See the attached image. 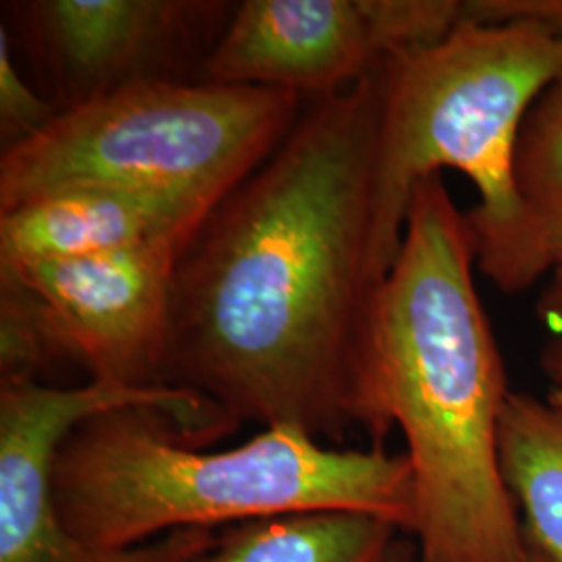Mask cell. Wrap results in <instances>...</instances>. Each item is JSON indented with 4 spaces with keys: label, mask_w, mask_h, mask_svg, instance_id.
Here are the masks:
<instances>
[{
    "label": "cell",
    "mask_w": 562,
    "mask_h": 562,
    "mask_svg": "<svg viewBox=\"0 0 562 562\" xmlns=\"http://www.w3.org/2000/svg\"><path fill=\"white\" fill-rule=\"evenodd\" d=\"M498 464L525 515V540L562 562V402L510 392L498 425Z\"/></svg>",
    "instance_id": "cell-11"
},
{
    "label": "cell",
    "mask_w": 562,
    "mask_h": 562,
    "mask_svg": "<svg viewBox=\"0 0 562 562\" xmlns=\"http://www.w3.org/2000/svg\"><path fill=\"white\" fill-rule=\"evenodd\" d=\"M387 562H411L406 559V554L402 552L401 548H396L394 546V552H392V557H390V561Z\"/></svg>",
    "instance_id": "cell-18"
},
{
    "label": "cell",
    "mask_w": 562,
    "mask_h": 562,
    "mask_svg": "<svg viewBox=\"0 0 562 562\" xmlns=\"http://www.w3.org/2000/svg\"><path fill=\"white\" fill-rule=\"evenodd\" d=\"M50 494L63 529L97 550L315 510L364 513L411 533L415 527L406 454L327 448L292 427H265L238 448L201 452L171 417L146 406L78 425L57 450Z\"/></svg>",
    "instance_id": "cell-3"
},
{
    "label": "cell",
    "mask_w": 562,
    "mask_h": 562,
    "mask_svg": "<svg viewBox=\"0 0 562 562\" xmlns=\"http://www.w3.org/2000/svg\"><path fill=\"white\" fill-rule=\"evenodd\" d=\"M188 240L157 241L69 261L0 265L30 294L55 361L92 380L161 385L173 273Z\"/></svg>",
    "instance_id": "cell-7"
},
{
    "label": "cell",
    "mask_w": 562,
    "mask_h": 562,
    "mask_svg": "<svg viewBox=\"0 0 562 562\" xmlns=\"http://www.w3.org/2000/svg\"><path fill=\"white\" fill-rule=\"evenodd\" d=\"M215 204L162 190L67 188L0 213V265L69 261L188 240Z\"/></svg>",
    "instance_id": "cell-10"
},
{
    "label": "cell",
    "mask_w": 562,
    "mask_h": 562,
    "mask_svg": "<svg viewBox=\"0 0 562 562\" xmlns=\"http://www.w3.org/2000/svg\"><path fill=\"white\" fill-rule=\"evenodd\" d=\"M475 267L467 215L440 173L419 181L371 334L378 415L385 436L398 425L408 448L419 562H521L527 554L498 464L510 390Z\"/></svg>",
    "instance_id": "cell-2"
},
{
    "label": "cell",
    "mask_w": 562,
    "mask_h": 562,
    "mask_svg": "<svg viewBox=\"0 0 562 562\" xmlns=\"http://www.w3.org/2000/svg\"><path fill=\"white\" fill-rule=\"evenodd\" d=\"M367 0H246L204 60V80L322 99L385 59Z\"/></svg>",
    "instance_id": "cell-8"
},
{
    "label": "cell",
    "mask_w": 562,
    "mask_h": 562,
    "mask_svg": "<svg viewBox=\"0 0 562 562\" xmlns=\"http://www.w3.org/2000/svg\"><path fill=\"white\" fill-rule=\"evenodd\" d=\"M521 236L504 294L550 273L562 255V67L522 123L515 157Z\"/></svg>",
    "instance_id": "cell-12"
},
{
    "label": "cell",
    "mask_w": 562,
    "mask_h": 562,
    "mask_svg": "<svg viewBox=\"0 0 562 562\" xmlns=\"http://www.w3.org/2000/svg\"><path fill=\"white\" fill-rule=\"evenodd\" d=\"M21 23L59 90V111L125 83L153 80L144 69L209 23L223 4L186 0L21 2Z\"/></svg>",
    "instance_id": "cell-9"
},
{
    "label": "cell",
    "mask_w": 562,
    "mask_h": 562,
    "mask_svg": "<svg viewBox=\"0 0 562 562\" xmlns=\"http://www.w3.org/2000/svg\"><path fill=\"white\" fill-rule=\"evenodd\" d=\"M385 60L313 99L261 167L215 204L173 273L161 385L232 422L383 446L371 334L375 155Z\"/></svg>",
    "instance_id": "cell-1"
},
{
    "label": "cell",
    "mask_w": 562,
    "mask_h": 562,
    "mask_svg": "<svg viewBox=\"0 0 562 562\" xmlns=\"http://www.w3.org/2000/svg\"><path fill=\"white\" fill-rule=\"evenodd\" d=\"M59 115L53 102L44 101L23 78L11 55L7 27L0 30V130L4 148L36 136Z\"/></svg>",
    "instance_id": "cell-14"
},
{
    "label": "cell",
    "mask_w": 562,
    "mask_h": 562,
    "mask_svg": "<svg viewBox=\"0 0 562 562\" xmlns=\"http://www.w3.org/2000/svg\"><path fill=\"white\" fill-rule=\"evenodd\" d=\"M561 67V34L536 23H467L434 46L387 57L373 236L383 280L401 250L413 188L457 169L480 192L464 213L475 262L504 292L521 236L517 144Z\"/></svg>",
    "instance_id": "cell-4"
},
{
    "label": "cell",
    "mask_w": 562,
    "mask_h": 562,
    "mask_svg": "<svg viewBox=\"0 0 562 562\" xmlns=\"http://www.w3.org/2000/svg\"><path fill=\"white\" fill-rule=\"evenodd\" d=\"M301 104L271 88L167 78L125 83L59 111L36 136L4 148L0 213L81 186L220 202L278 150Z\"/></svg>",
    "instance_id": "cell-5"
},
{
    "label": "cell",
    "mask_w": 562,
    "mask_h": 562,
    "mask_svg": "<svg viewBox=\"0 0 562 562\" xmlns=\"http://www.w3.org/2000/svg\"><path fill=\"white\" fill-rule=\"evenodd\" d=\"M521 562H552L548 557H543L542 552L538 550V548H533V546H529L527 543V554H525V559Z\"/></svg>",
    "instance_id": "cell-17"
},
{
    "label": "cell",
    "mask_w": 562,
    "mask_h": 562,
    "mask_svg": "<svg viewBox=\"0 0 562 562\" xmlns=\"http://www.w3.org/2000/svg\"><path fill=\"white\" fill-rule=\"evenodd\" d=\"M552 278L542 294V299L538 302V313L543 322L552 327V331L557 336H562V255L559 261L554 262V267L550 269Z\"/></svg>",
    "instance_id": "cell-15"
},
{
    "label": "cell",
    "mask_w": 562,
    "mask_h": 562,
    "mask_svg": "<svg viewBox=\"0 0 562 562\" xmlns=\"http://www.w3.org/2000/svg\"><path fill=\"white\" fill-rule=\"evenodd\" d=\"M542 369L552 385L550 398L562 402V336L543 348Z\"/></svg>",
    "instance_id": "cell-16"
},
{
    "label": "cell",
    "mask_w": 562,
    "mask_h": 562,
    "mask_svg": "<svg viewBox=\"0 0 562 562\" xmlns=\"http://www.w3.org/2000/svg\"><path fill=\"white\" fill-rule=\"evenodd\" d=\"M396 525L352 510H315L240 522L204 562H387Z\"/></svg>",
    "instance_id": "cell-13"
},
{
    "label": "cell",
    "mask_w": 562,
    "mask_h": 562,
    "mask_svg": "<svg viewBox=\"0 0 562 562\" xmlns=\"http://www.w3.org/2000/svg\"><path fill=\"white\" fill-rule=\"evenodd\" d=\"M146 406L171 417L192 443L236 429L201 394L92 380L50 387L32 378L0 380V562H204L220 536L180 529L130 550H97L69 536L55 513L50 473L65 438L90 417Z\"/></svg>",
    "instance_id": "cell-6"
}]
</instances>
